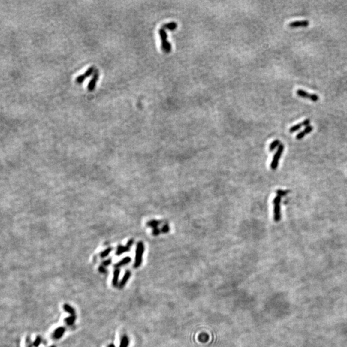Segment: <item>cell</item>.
Instances as JSON below:
<instances>
[{"label":"cell","instance_id":"31","mask_svg":"<svg viewBox=\"0 0 347 347\" xmlns=\"http://www.w3.org/2000/svg\"><path fill=\"white\" fill-rule=\"evenodd\" d=\"M49 347H56V346H55V345H52V346H49Z\"/></svg>","mask_w":347,"mask_h":347},{"label":"cell","instance_id":"30","mask_svg":"<svg viewBox=\"0 0 347 347\" xmlns=\"http://www.w3.org/2000/svg\"><path fill=\"white\" fill-rule=\"evenodd\" d=\"M107 347H116V346H115V344H114V343H111V344H109V345L107 346Z\"/></svg>","mask_w":347,"mask_h":347},{"label":"cell","instance_id":"26","mask_svg":"<svg viewBox=\"0 0 347 347\" xmlns=\"http://www.w3.org/2000/svg\"><path fill=\"white\" fill-rule=\"evenodd\" d=\"M26 347H33V343H32L30 336H27L26 338Z\"/></svg>","mask_w":347,"mask_h":347},{"label":"cell","instance_id":"11","mask_svg":"<svg viewBox=\"0 0 347 347\" xmlns=\"http://www.w3.org/2000/svg\"><path fill=\"white\" fill-rule=\"evenodd\" d=\"M289 26L291 28H298V27H307L309 25V21L308 20L302 21H295L289 23Z\"/></svg>","mask_w":347,"mask_h":347},{"label":"cell","instance_id":"25","mask_svg":"<svg viewBox=\"0 0 347 347\" xmlns=\"http://www.w3.org/2000/svg\"><path fill=\"white\" fill-rule=\"evenodd\" d=\"M170 231V226L168 224H165L161 229V231L162 234H167Z\"/></svg>","mask_w":347,"mask_h":347},{"label":"cell","instance_id":"12","mask_svg":"<svg viewBox=\"0 0 347 347\" xmlns=\"http://www.w3.org/2000/svg\"><path fill=\"white\" fill-rule=\"evenodd\" d=\"M131 276V272L129 270H127L124 274V276H123L122 280L119 283V284H118V287H119V289H122L124 288L125 285L127 284V282L129 281Z\"/></svg>","mask_w":347,"mask_h":347},{"label":"cell","instance_id":"27","mask_svg":"<svg viewBox=\"0 0 347 347\" xmlns=\"http://www.w3.org/2000/svg\"><path fill=\"white\" fill-rule=\"evenodd\" d=\"M112 262V260L111 258L107 259L106 260H104V261L102 262V266L104 267H107L108 266H109Z\"/></svg>","mask_w":347,"mask_h":347},{"label":"cell","instance_id":"18","mask_svg":"<svg viewBox=\"0 0 347 347\" xmlns=\"http://www.w3.org/2000/svg\"><path fill=\"white\" fill-rule=\"evenodd\" d=\"M162 223V221L158 220H150L147 223V226L148 227L152 228L153 229L154 228H157L159 225Z\"/></svg>","mask_w":347,"mask_h":347},{"label":"cell","instance_id":"1","mask_svg":"<svg viewBox=\"0 0 347 347\" xmlns=\"http://www.w3.org/2000/svg\"><path fill=\"white\" fill-rule=\"evenodd\" d=\"M144 250H145V246L143 242L141 241L138 242V244H137L136 249L135 262L134 264V268H138L141 266V263H142Z\"/></svg>","mask_w":347,"mask_h":347},{"label":"cell","instance_id":"3","mask_svg":"<svg viewBox=\"0 0 347 347\" xmlns=\"http://www.w3.org/2000/svg\"><path fill=\"white\" fill-rule=\"evenodd\" d=\"M281 201L282 198L280 197V196H276L273 199L274 220L276 222H279L281 219Z\"/></svg>","mask_w":347,"mask_h":347},{"label":"cell","instance_id":"24","mask_svg":"<svg viewBox=\"0 0 347 347\" xmlns=\"http://www.w3.org/2000/svg\"><path fill=\"white\" fill-rule=\"evenodd\" d=\"M41 343H42V337L39 336H38L37 337H36L34 341L33 346L34 347H39L40 346V345L41 344Z\"/></svg>","mask_w":347,"mask_h":347},{"label":"cell","instance_id":"29","mask_svg":"<svg viewBox=\"0 0 347 347\" xmlns=\"http://www.w3.org/2000/svg\"><path fill=\"white\" fill-rule=\"evenodd\" d=\"M98 271H99L100 273H101L105 274V273H107V269H106V267L103 266L102 265V266H99V267H98Z\"/></svg>","mask_w":347,"mask_h":347},{"label":"cell","instance_id":"16","mask_svg":"<svg viewBox=\"0 0 347 347\" xmlns=\"http://www.w3.org/2000/svg\"><path fill=\"white\" fill-rule=\"evenodd\" d=\"M63 310L66 311V312L69 313L70 314V316H75L76 314V311L75 309L71 307V305H70L69 304H67L65 303L63 305Z\"/></svg>","mask_w":347,"mask_h":347},{"label":"cell","instance_id":"5","mask_svg":"<svg viewBox=\"0 0 347 347\" xmlns=\"http://www.w3.org/2000/svg\"><path fill=\"white\" fill-rule=\"evenodd\" d=\"M296 94H297L299 97H302L304 98H308L312 102H318L319 97V96L316 94H310L307 91H305L303 89H298L296 91Z\"/></svg>","mask_w":347,"mask_h":347},{"label":"cell","instance_id":"7","mask_svg":"<svg viewBox=\"0 0 347 347\" xmlns=\"http://www.w3.org/2000/svg\"><path fill=\"white\" fill-rule=\"evenodd\" d=\"M134 243V239H130L128 242H127V245L125 246H122V245H119L117 247V249H116V255H118V256H120V255L124 254L125 252H129L131 248L132 245Z\"/></svg>","mask_w":347,"mask_h":347},{"label":"cell","instance_id":"9","mask_svg":"<svg viewBox=\"0 0 347 347\" xmlns=\"http://www.w3.org/2000/svg\"><path fill=\"white\" fill-rule=\"evenodd\" d=\"M310 123V119H306L303 122H302V123H299V124L294 125L293 127H291V128L289 129V132H291V133H293V132L300 130L303 126H305V127H307L309 125Z\"/></svg>","mask_w":347,"mask_h":347},{"label":"cell","instance_id":"20","mask_svg":"<svg viewBox=\"0 0 347 347\" xmlns=\"http://www.w3.org/2000/svg\"><path fill=\"white\" fill-rule=\"evenodd\" d=\"M76 319H77L76 316H70L66 318L64 321H65V322L68 326H71L75 323Z\"/></svg>","mask_w":347,"mask_h":347},{"label":"cell","instance_id":"17","mask_svg":"<svg viewBox=\"0 0 347 347\" xmlns=\"http://www.w3.org/2000/svg\"><path fill=\"white\" fill-rule=\"evenodd\" d=\"M177 27V25L176 22H170L168 23H165L162 25L161 28L163 29H168L170 30H174Z\"/></svg>","mask_w":347,"mask_h":347},{"label":"cell","instance_id":"4","mask_svg":"<svg viewBox=\"0 0 347 347\" xmlns=\"http://www.w3.org/2000/svg\"><path fill=\"white\" fill-rule=\"evenodd\" d=\"M284 145L280 143L276 150V152H275V155H274L272 162L271 163V168L272 170H275L277 168L278 166V163H279V159L282 156V154L283 152H284Z\"/></svg>","mask_w":347,"mask_h":347},{"label":"cell","instance_id":"8","mask_svg":"<svg viewBox=\"0 0 347 347\" xmlns=\"http://www.w3.org/2000/svg\"><path fill=\"white\" fill-rule=\"evenodd\" d=\"M98 77H99V73H98V70H96L93 76L92 77V79H91L89 81V83L88 85V89L89 91H92L95 89V87L96 85H97V83L98 80Z\"/></svg>","mask_w":347,"mask_h":347},{"label":"cell","instance_id":"10","mask_svg":"<svg viewBox=\"0 0 347 347\" xmlns=\"http://www.w3.org/2000/svg\"><path fill=\"white\" fill-rule=\"evenodd\" d=\"M65 332H66V328L65 327H60L57 328L56 329L54 330L53 334H52L53 339H56V340L60 339L61 337L63 336V335L65 334Z\"/></svg>","mask_w":347,"mask_h":347},{"label":"cell","instance_id":"19","mask_svg":"<svg viewBox=\"0 0 347 347\" xmlns=\"http://www.w3.org/2000/svg\"><path fill=\"white\" fill-rule=\"evenodd\" d=\"M129 344V339L126 335H124L120 339V343L119 347H128Z\"/></svg>","mask_w":347,"mask_h":347},{"label":"cell","instance_id":"6","mask_svg":"<svg viewBox=\"0 0 347 347\" xmlns=\"http://www.w3.org/2000/svg\"><path fill=\"white\" fill-rule=\"evenodd\" d=\"M95 70H96V69H95V66H91V67H89V68H88V69L86 70V71L84 73V74L79 75L78 77H77L76 79H75L76 83H77V84H81V83H83V82H84L87 78H88V77H90L93 74H94Z\"/></svg>","mask_w":347,"mask_h":347},{"label":"cell","instance_id":"2","mask_svg":"<svg viewBox=\"0 0 347 347\" xmlns=\"http://www.w3.org/2000/svg\"><path fill=\"white\" fill-rule=\"evenodd\" d=\"M159 34L161 40V48L165 53H170L172 50L170 43L168 41V35L165 29L161 28L159 30Z\"/></svg>","mask_w":347,"mask_h":347},{"label":"cell","instance_id":"28","mask_svg":"<svg viewBox=\"0 0 347 347\" xmlns=\"http://www.w3.org/2000/svg\"><path fill=\"white\" fill-rule=\"evenodd\" d=\"M161 233V230H159L158 228H154V229H153V230H152V235L154 236H158Z\"/></svg>","mask_w":347,"mask_h":347},{"label":"cell","instance_id":"23","mask_svg":"<svg viewBox=\"0 0 347 347\" xmlns=\"http://www.w3.org/2000/svg\"><path fill=\"white\" fill-rule=\"evenodd\" d=\"M290 192V190H277L276 191V193L277 194V196H280V197H284V196L287 195Z\"/></svg>","mask_w":347,"mask_h":347},{"label":"cell","instance_id":"22","mask_svg":"<svg viewBox=\"0 0 347 347\" xmlns=\"http://www.w3.org/2000/svg\"><path fill=\"white\" fill-rule=\"evenodd\" d=\"M112 250H113V248H107V249L104 250L103 252H102L101 253H100V257H101V258H105V257H107L108 255H109V253H110L111 252Z\"/></svg>","mask_w":347,"mask_h":347},{"label":"cell","instance_id":"15","mask_svg":"<svg viewBox=\"0 0 347 347\" xmlns=\"http://www.w3.org/2000/svg\"><path fill=\"white\" fill-rule=\"evenodd\" d=\"M120 273V270L119 269H116L114 271L112 284H113V285L115 287L118 285V279H119Z\"/></svg>","mask_w":347,"mask_h":347},{"label":"cell","instance_id":"14","mask_svg":"<svg viewBox=\"0 0 347 347\" xmlns=\"http://www.w3.org/2000/svg\"><path fill=\"white\" fill-rule=\"evenodd\" d=\"M131 261V257H126L123 258L122 260H121L120 261L118 262L117 264H116L115 265V267L116 269H119V267H121L122 266H125V265L129 264Z\"/></svg>","mask_w":347,"mask_h":347},{"label":"cell","instance_id":"13","mask_svg":"<svg viewBox=\"0 0 347 347\" xmlns=\"http://www.w3.org/2000/svg\"><path fill=\"white\" fill-rule=\"evenodd\" d=\"M313 130V127L311 125H309L307 127H305V129L302 131L299 132V133L296 136V138L300 140H302L303 139L305 135H307V134L310 133V132H311Z\"/></svg>","mask_w":347,"mask_h":347},{"label":"cell","instance_id":"21","mask_svg":"<svg viewBox=\"0 0 347 347\" xmlns=\"http://www.w3.org/2000/svg\"><path fill=\"white\" fill-rule=\"evenodd\" d=\"M280 143H280V140H275V141H273V142L270 144V145H269V151L270 152L273 151V150H275L277 147H279V145H280Z\"/></svg>","mask_w":347,"mask_h":347}]
</instances>
